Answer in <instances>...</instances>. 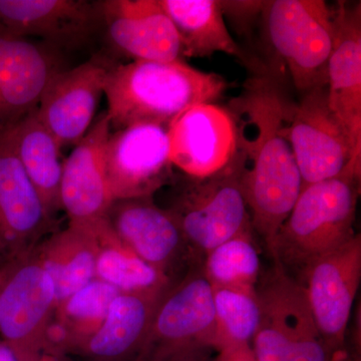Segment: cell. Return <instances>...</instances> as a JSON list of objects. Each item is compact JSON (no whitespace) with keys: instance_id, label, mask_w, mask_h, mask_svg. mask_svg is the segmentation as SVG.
Wrapping results in <instances>:
<instances>
[{"instance_id":"17","label":"cell","mask_w":361,"mask_h":361,"mask_svg":"<svg viewBox=\"0 0 361 361\" xmlns=\"http://www.w3.org/2000/svg\"><path fill=\"white\" fill-rule=\"evenodd\" d=\"M110 134V118L104 111L63 161L61 203L68 224H96L106 217L113 203L106 172Z\"/></svg>"},{"instance_id":"23","label":"cell","mask_w":361,"mask_h":361,"mask_svg":"<svg viewBox=\"0 0 361 361\" xmlns=\"http://www.w3.org/2000/svg\"><path fill=\"white\" fill-rule=\"evenodd\" d=\"M14 154L42 203L56 218L61 209L63 160L59 142L39 120L37 111L7 130Z\"/></svg>"},{"instance_id":"31","label":"cell","mask_w":361,"mask_h":361,"mask_svg":"<svg viewBox=\"0 0 361 361\" xmlns=\"http://www.w3.org/2000/svg\"><path fill=\"white\" fill-rule=\"evenodd\" d=\"M2 281V271H0V285H1Z\"/></svg>"},{"instance_id":"28","label":"cell","mask_w":361,"mask_h":361,"mask_svg":"<svg viewBox=\"0 0 361 361\" xmlns=\"http://www.w3.org/2000/svg\"><path fill=\"white\" fill-rule=\"evenodd\" d=\"M118 293L115 287L94 279L56 305L54 315L70 331L73 350L78 351L101 327Z\"/></svg>"},{"instance_id":"2","label":"cell","mask_w":361,"mask_h":361,"mask_svg":"<svg viewBox=\"0 0 361 361\" xmlns=\"http://www.w3.org/2000/svg\"><path fill=\"white\" fill-rule=\"evenodd\" d=\"M227 87L222 75L197 70L185 61L113 66L104 85L111 132L137 123L168 128L188 109L215 103Z\"/></svg>"},{"instance_id":"26","label":"cell","mask_w":361,"mask_h":361,"mask_svg":"<svg viewBox=\"0 0 361 361\" xmlns=\"http://www.w3.org/2000/svg\"><path fill=\"white\" fill-rule=\"evenodd\" d=\"M218 345L227 350L246 348L261 322L257 289L212 287Z\"/></svg>"},{"instance_id":"25","label":"cell","mask_w":361,"mask_h":361,"mask_svg":"<svg viewBox=\"0 0 361 361\" xmlns=\"http://www.w3.org/2000/svg\"><path fill=\"white\" fill-rule=\"evenodd\" d=\"M97 243L96 277L120 293H156L173 283L116 238L106 219L90 226Z\"/></svg>"},{"instance_id":"4","label":"cell","mask_w":361,"mask_h":361,"mask_svg":"<svg viewBox=\"0 0 361 361\" xmlns=\"http://www.w3.org/2000/svg\"><path fill=\"white\" fill-rule=\"evenodd\" d=\"M168 206L195 258L203 261L227 240L252 231L243 187V161L236 155L219 172L204 178L174 177Z\"/></svg>"},{"instance_id":"15","label":"cell","mask_w":361,"mask_h":361,"mask_svg":"<svg viewBox=\"0 0 361 361\" xmlns=\"http://www.w3.org/2000/svg\"><path fill=\"white\" fill-rule=\"evenodd\" d=\"M102 23L101 1L0 0V32L58 49L84 44Z\"/></svg>"},{"instance_id":"10","label":"cell","mask_w":361,"mask_h":361,"mask_svg":"<svg viewBox=\"0 0 361 361\" xmlns=\"http://www.w3.org/2000/svg\"><path fill=\"white\" fill-rule=\"evenodd\" d=\"M361 280V237L315 259L297 280L327 348L341 345Z\"/></svg>"},{"instance_id":"19","label":"cell","mask_w":361,"mask_h":361,"mask_svg":"<svg viewBox=\"0 0 361 361\" xmlns=\"http://www.w3.org/2000/svg\"><path fill=\"white\" fill-rule=\"evenodd\" d=\"M103 23L118 51L134 61H184L179 33L159 0L101 1Z\"/></svg>"},{"instance_id":"1","label":"cell","mask_w":361,"mask_h":361,"mask_svg":"<svg viewBox=\"0 0 361 361\" xmlns=\"http://www.w3.org/2000/svg\"><path fill=\"white\" fill-rule=\"evenodd\" d=\"M280 73L269 66L245 82L228 106L243 161V187L253 230L268 251L303 188L286 135L291 99Z\"/></svg>"},{"instance_id":"5","label":"cell","mask_w":361,"mask_h":361,"mask_svg":"<svg viewBox=\"0 0 361 361\" xmlns=\"http://www.w3.org/2000/svg\"><path fill=\"white\" fill-rule=\"evenodd\" d=\"M216 344L212 285L197 261L161 296L135 361H187Z\"/></svg>"},{"instance_id":"3","label":"cell","mask_w":361,"mask_h":361,"mask_svg":"<svg viewBox=\"0 0 361 361\" xmlns=\"http://www.w3.org/2000/svg\"><path fill=\"white\" fill-rule=\"evenodd\" d=\"M361 161H349L341 174L304 186L280 227L269 254L293 279L315 259L350 241L360 196Z\"/></svg>"},{"instance_id":"18","label":"cell","mask_w":361,"mask_h":361,"mask_svg":"<svg viewBox=\"0 0 361 361\" xmlns=\"http://www.w3.org/2000/svg\"><path fill=\"white\" fill-rule=\"evenodd\" d=\"M336 35L327 63V102L361 161V6L339 2Z\"/></svg>"},{"instance_id":"30","label":"cell","mask_w":361,"mask_h":361,"mask_svg":"<svg viewBox=\"0 0 361 361\" xmlns=\"http://www.w3.org/2000/svg\"><path fill=\"white\" fill-rule=\"evenodd\" d=\"M0 361H32L0 339Z\"/></svg>"},{"instance_id":"12","label":"cell","mask_w":361,"mask_h":361,"mask_svg":"<svg viewBox=\"0 0 361 361\" xmlns=\"http://www.w3.org/2000/svg\"><path fill=\"white\" fill-rule=\"evenodd\" d=\"M54 228L56 218L26 176L6 130L0 135V271L32 253Z\"/></svg>"},{"instance_id":"29","label":"cell","mask_w":361,"mask_h":361,"mask_svg":"<svg viewBox=\"0 0 361 361\" xmlns=\"http://www.w3.org/2000/svg\"><path fill=\"white\" fill-rule=\"evenodd\" d=\"M265 4L266 1H220L224 18H229L242 32H248L254 20L263 13Z\"/></svg>"},{"instance_id":"21","label":"cell","mask_w":361,"mask_h":361,"mask_svg":"<svg viewBox=\"0 0 361 361\" xmlns=\"http://www.w3.org/2000/svg\"><path fill=\"white\" fill-rule=\"evenodd\" d=\"M167 289L156 293H118L111 301L103 324L78 353L90 361L135 360Z\"/></svg>"},{"instance_id":"7","label":"cell","mask_w":361,"mask_h":361,"mask_svg":"<svg viewBox=\"0 0 361 361\" xmlns=\"http://www.w3.org/2000/svg\"><path fill=\"white\" fill-rule=\"evenodd\" d=\"M1 271L0 336L37 361L44 330L56 310L54 281L35 250Z\"/></svg>"},{"instance_id":"14","label":"cell","mask_w":361,"mask_h":361,"mask_svg":"<svg viewBox=\"0 0 361 361\" xmlns=\"http://www.w3.org/2000/svg\"><path fill=\"white\" fill-rule=\"evenodd\" d=\"M173 167L192 178L219 172L237 153V129L228 109L215 103L188 109L168 127Z\"/></svg>"},{"instance_id":"22","label":"cell","mask_w":361,"mask_h":361,"mask_svg":"<svg viewBox=\"0 0 361 361\" xmlns=\"http://www.w3.org/2000/svg\"><path fill=\"white\" fill-rule=\"evenodd\" d=\"M179 33L185 58H205L221 52L238 59L254 73L266 68L233 39L217 0H159Z\"/></svg>"},{"instance_id":"13","label":"cell","mask_w":361,"mask_h":361,"mask_svg":"<svg viewBox=\"0 0 361 361\" xmlns=\"http://www.w3.org/2000/svg\"><path fill=\"white\" fill-rule=\"evenodd\" d=\"M110 61L94 56L51 78L37 113L61 149L75 147L90 130L102 96Z\"/></svg>"},{"instance_id":"20","label":"cell","mask_w":361,"mask_h":361,"mask_svg":"<svg viewBox=\"0 0 361 361\" xmlns=\"http://www.w3.org/2000/svg\"><path fill=\"white\" fill-rule=\"evenodd\" d=\"M256 289L261 306L272 315L290 345L292 361H329V348L295 279L274 262Z\"/></svg>"},{"instance_id":"6","label":"cell","mask_w":361,"mask_h":361,"mask_svg":"<svg viewBox=\"0 0 361 361\" xmlns=\"http://www.w3.org/2000/svg\"><path fill=\"white\" fill-rule=\"evenodd\" d=\"M263 20L271 47L301 92L327 85L336 35L334 9L323 0L266 1Z\"/></svg>"},{"instance_id":"11","label":"cell","mask_w":361,"mask_h":361,"mask_svg":"<svg viewBox=\"0 0 361 361\" xmlns=\"http://www.w3.org/2000/svg\"><path fill=\"white\" fill-rule=\"evenodd\" d=\"M173 168L167 127L137 123L111 132L106 172L113 201L155 196L174 179Z\"/></svg>"},{"instance_id":"24","label":"cell","mask_w":361,"mask_h":361,"mask_svg":"<svg viewBox=\"0 0 361 361\" xmlns=\"http://www.w3.org/2000/svg\"><path fill=\"white\" fill-rule=\"evenodd\" d=\"M35 253L54 281L56 305L96 277L97 243L90 226L68 224L44 239Z\"/></svg>"},{"instance_id":"27","label":"cell","mask_w":361,"mask_h":361,"mask_svg":"<svg viewBox=\"0 0 361 361\" xmlns=\"http://www.w3.org/2000/svg\"><path fill=\"white\" fill-rule=\"evenodd\" d=\"M203 271L212 287L256 288L261 261L252 231L237 235L209 252Z\"/></svg>"},{"instance_id":"8","label":"cell","mask_w":361,"mask_h":361,"mask_svg":"<svg viewBox=\"0 0 361 361\" xmlns=\"http://www.w3.org/2000/svg\"><path fill=\"white\" fill-rule=\"evenodd\" d=\"M104 219L123 245L172 281L201 261L190 250L175 218L153 196L113 201Z\"/></svg>"},{"instance_id":"9","label":"cell","mask_w":361,"mask_h":361,"mask_svg":"<svg viewBox=\"0 0 361 361\" xmlns=\"http://www.w3.org/2000/svg\"><path fill=\"white\" fill-rule=\"evenodd\" d=\"M326 87L308 90L289 104L285 135L303 187L336 177L349 161H361L353 158L348 135L330 110Z\"/></svg>"},{"instance_id":"16","label":"cell","mask_w":361,"mask_h":361,"mask_svg":"<svg viewBox=\"0 0 361 361\" xmlns=\"http://www.w3.org/2000/svg\"><path fill=\"white\" fill-rule=\"evenodd\" d=\"M63 70L56 47L0 32V135L37 110L45 87Z\"/></svg>"}]
</instances>
